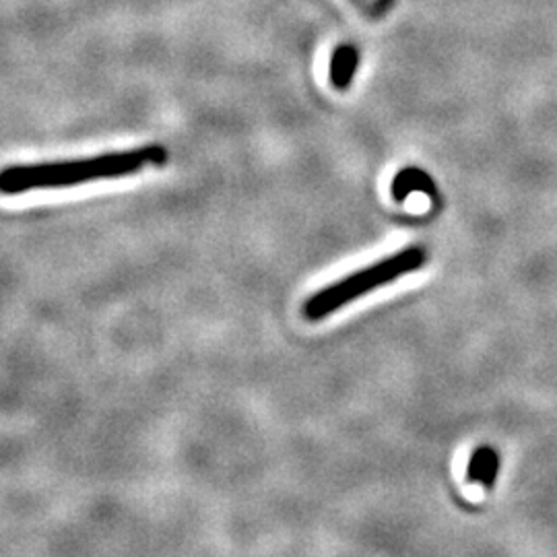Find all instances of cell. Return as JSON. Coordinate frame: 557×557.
<instances>
[{"instance_id":"obj_1","label":"cell","mask_w":557,"mask_h":557,"mask_svg":"<svg viewBox=\"0 0 557 557\" xmlns=\"http://www.w3.org/2000/svg\"><path fill=\"white\" fill-rule=\"evenodd\" d=\"M170 158L160 143H149L139 149L100 153L81 160L44 161L27 165H9L0 170V195L17 197L32 190L69 188L98 180H114L137 174L149 165H163Z\"/></svg>"},{"instance_id":"obj_2","label":"cell","mask_w":557,"mask_h":557,"mask_svg":"<svg viewBox=\"0 0 557 557\" xmlns=\"http://www.w3.org/2000/svg\"><path fill=\"white\" fill-rule=\"evenodd\" d=\"M425 260H428V252L421 246H411L393 257L379 260L376 264L361 269L358 273H351L337 283L320 289L319 294H314L312 298L306 299L304 317L312 322L326 319L329 314L337 312L338 308H343L345 304L356 301L361 296L374 292L376 287L388 285L403 275L418 271L425 264Z\"/></svg>"},{"instance_id":"obj_3","label":"cell","mask_w":557,"mask_h":557,"mask_svg":"<svg viewBox=\"0 0 557 557\" xmlns=\"http://www.w3.org/2000/svg\"><path fill=\"white\" fill-rule=\"evenodd\" d=\"M413 193H423L434 200H438V186L432 176L419 168H407L398 172L397 178L393 180V199L403 202Z\"/></svg>"},{"instance_id":"obj_4","label":"cell","mask_w":557,"mask_h":557,"mask_svg":"<svg viewBox=\"0 0 557 557\" xmlns=\"http://www.w3.org/2000/svg\"><path fill=\"white\" fill-rule=\"evenodd\" d=\"M359 52L351 44H341L331 57V83L341 91L349 89L358 73Z\"/></svg>"},{"instance_id":"obj_5","label":"cell","mask_w":557,"mask_h":557,"mask_svg":"<svg viewBox=\"0 0 557 557\" xmlns=\"http://www.w3.org/2000/svg\"><path fill=\"white\" fill-rule=\"evenodd\" d=\"M499 457L498 453L490 446H481L469 460L467 469V481L469 483H481L483 487H492L498 479Z\"/></svg>"},{"instance_id":"obj_6","label":"cell","mask_w":557,"mask_h":557,"mask_svg":"<svg viewBox=\"0 0 557 557\" xmlns=\"http://www.w3.org/2000/svg\"><path fill=\"white\" fill-rule=\"evenodd\" d=\"M393 4H395V0H372V2H363V4L359 7V11H361L363 17L376 21L382 20V17L391 11Z\"/></svg>"}]
</instances>
